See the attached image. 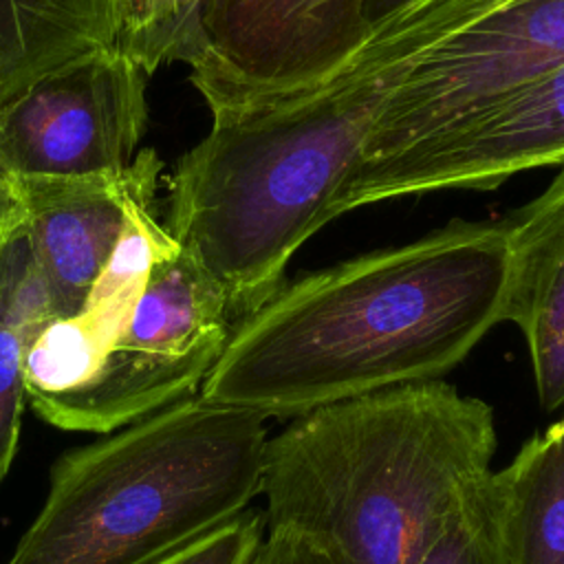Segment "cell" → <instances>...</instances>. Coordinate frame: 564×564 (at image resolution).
I'll return each mask as SVG.
<instances>
[{
  "label": "cell",
  "instance_id": "cell-1",
  "mask_svg": "<svg viewBox=\"0 0 564 564\" xmlns=\"http://www.w3.org/2000/svg\"><path fill=\"white\" fill-rule=\"evenodd\" d=\"M507 269V220H454L284 282L234 326L198 394L295 419L441 379L502 322Z\"/></svg>",
  "mask_w": 564,
  "mask_h": 564
},
{
  "label": "cell",
  "instance_id": "cell-2",
  "mask_svg": "<svg viewBox=\"0 0 564 564\" xmlns=\"http://www.w3.org/2000/svg\"><path fill=\"white\" fill-rule=\"evenodd\" d=\"M496 445L491 405L443 379L319 405L267 441L264 527L330 564H416Z\"/></svg>",
  "mask_w": 564,
  "mask_h": 564
},
{
  "label": "cell",
  "instance_id": "cell-3",
  "mask_svg": "<svg viewBox=\"0 0 564 564\" xmlns=\"http://www.w3.org/2000/svg\"><path fill=\"white\" fill-rule=\"evenodd\" d=\"M388 84L379 70L344 68L306 95L212 115L209 132L178 159L163 227L225 291L236 324L335 218Z\"/></svg>",
  "mask_w": 564,
  "mask_h": 564
},
{
  "label": "cell",
  "instance_id": "cell-4",
  "mask_svg": "<svg viewBox=\"0 0 564 564\" xmlns=\"http://www.w3.org/2000/svg\"><path fill=\"white\" fill-rule=\"evenodd\" d=\"M267 421L196 392L62 454L4 564H159L260 496Z\"/></svg>",
  "mask_w": 564,
  "mask_h": 564
},
{
  "label": "cell",
  "instance_id": "cell-5",
  "mask_svg": "<svg viewBox=\"0 0 564 564\" xmlns=\"http://www.w3.org/2000/svg\"><path fill=\"white\" fill-rule=\"evenodd\" d=\"M234 326L225 291L174 249L150 267L128 324L95 375L31 408L62 430L106 434L123 427L196 394Z\"/></svg>",
  "mask_w": 564,
  "mask_h": 564
},
{
  "label": "cell",
  "instance_id": "cell-6",
  "mask_svg": "<svg viewBox=\"0 0 564 564\" xmlns=\"http://www.w3.org/2000/svg\"><path fill=\"white\" fill-rule=\"evenodd\" d=\"M562 62L564 0H505L401 66L359 163L445 132Z\"/></svg>",
  "mask_w": 564,
  "mask_h": 564
},
{
  "label": "cell",
  "instance_id": "cell-7",
  "mask_svg": "<svg viewBox=\"0 0 564 564\" xmlns=\"http://www.w3.org/2000/svg\"><path fill=\"white\" fill-rule=\"evenodd\" d=\"M366 0H203L178 62L212 115L306 95L368 37Z\"/></svg>",
  "mask_w": 564,
  "mask_h": 564
},
{
  "label": "cell",
  "instance_id": "cell-8",
  "mask_svg": "<svg viewBox=\"0 0 564 564\" xmlns=\"http://www.w3.org/2000/svg\"><path fill=\"white\" fill-rule=\"evenodd\" d=\"M145 77L112 44L29 84L0 106L2 183L119 176L145 132Z\"/></svg>",
  "mask_w": 564,
  "mask_h": 564
},
{
  "label": "cell",
  "instance_id": "cell-9",
  "mask_svg": "<svg viewBox=\"0 0 564 564\" xmlns=\"http://www.w3.org/2000/svg\"><path fill=\"white\" fill-rule=\"evenodd\" d=\"M544 165H564V62L423 143L355 165L333 214L438 189H491Z\"/></svg>",
  "mask_w": 564,
  "mask_h": 564
},
{
  "label": "cell",
  "instance_id": "cell-10",
  "mask_svg": "<svg viewBox=\"0 0 564 564\" xmlns=\"http://www.w3.org/2000/svg\"><path fill=\"white\" fill-rule=\"evenodd\" d=\"M161 161L143 150L119 176L4 185L20 207L57 317L75 315L134 218L152 209Z\"/></svg>",
  "mask_w": 564,
  "mask_h": 564
},
{
  "label": "cell",
  "instance_id": "cell-11",
  "mask_svg": "<svg viewBox=\"0 0 564 564\" xmlns=\"http://www.w3.org/2000/svg\"><path fill=\"white\" fill-rule=\"evenodd\" d=\"M174 249L178 245L152 209L132 220L84 306L51 319L33 339L24 361L29 403L70 392L95 375L128 324L150 267Z\"/></svg>",
  "mask_w": 564,
  "mask_h": 564
},
{
  "label": "cell",
  "instance_id": "cell-12",
  "mask_svg": "<svg viewBox=\"0 0 564 564\" xmlns=\"http://www.w3.org/2000/svg\"><path fill=\"white\" fill-rule=\"evenodd\" d=\"M507 225L502 322L524 335L538 403L553 412L564 405V165Z\"/></svg>",
  "mask_w": 564,
  "mask_h": 564
},
{
  "label": "cell",
  "instance_id": "cell-13",
  "mask_svg": "<svg viewBox=\"0 0 564 564\" xmlns=\"http://www.w3.org/2000/svg\"><path fill=\"white\" fill-rule=\"evenodd\" d=\"M117 0H0V106L117 40Z\"/></svg>",
  "mask_w": 564,
  "mask_h": 564
},
{
  "label": "cell",
  "instance_id": "cell-14",
  "mask_svg": "<svg viewBox=\"0 0 564 564\" xmlns=\"http://www.w3.org/2000/svg\"><path fill=\"white\" fill-rule=\"evenodd\" d=\"M51 319L55 311L48 289L35 262L24 216L11 200L0 220V482L18 449L26 399V352Z\"/></svg>",
  "mask_w": 564,
  "mask_h": 564
},
{
  "label": "cell",
  "instance_id": "cell-15",
  "mask_svg": "<svg viewBox=\"0 0 564 564\" xmlns=\"http://www.w3.org/2000/svg\"><path fill=\"white\" fill-rule=\"evenodd\" d=\"M502 476L513 564H564V430L531 436Z\"/></svg>",
  "mask_w": 564,
  "mask_h": 564
},
{
  "label": "cell",
  "instance_id": "cell-16",
  "mask_svg": "<svg viewBox=\"0 0 564 564\" xmlns=\"http://www.w3.org/2000/svg\"><path fill=\"white\" fill-rule=\"evenodd\" d=\"M416 564H513L502 469L467 489Z\"/></svg>",
  "mask_w": 564,
  "mask_h": 564
},
{
  "label": "cell",
  "instance_id": "cell-17",
  "mask_svg": "<svg viewBox=\"0 0 564 564\" xmlns=\"http://www.w3.org/2000/svg\"><path fill=\"white\" fill-rule=\"evenodd\" d=\"M203 0H117L115 46L145 75L178 62Z\"/></svg>",
  "mask_w": 564,
  "mask_h": 564
},
{
  "label": "cell",
  "instance_id": "cell-18",
  "mask_svg": "<svg viewBox=\"0 0 564 564\" xmlns=\"http://www.w3.org/2000/svg\"><path fill=\"white\" fill-rule=\"evenodd\" d=\"M264 533V513L247 507L159 564H249Z\"/></svg>",
  "mask_w": 564,
  "mask_h": 564
},
{
  "label": "cell",
  "instance_id": "cell-19",
  "mask_svg": "<svg viewBox=\"0 0 564 564\" xmlns=\"http://www.w3.org/2000/svg\"><path fill=\"white\" fill-rule=\"evenodd\" d=\"M249 564H330V560L306 535L269 529Z\"/></svg>",
  "mask_w": 564,
  "mask_h": 564
},
{
  "label": "cell",
  "instance_id": "cell-20",
  "mask_svg": "<svg viewBox=\"0 0 564 564\" xmlns=\"http://www.w3.org/2000/svg\"><path fill=\"white\" fill-rule=\"evenodd\" d=\"M423 0H366L364 2V18H366V29L368 33L375 31L377 26L386 24L388 20L401 15L403 11L416 7Z\"/></svg>",
  "mask_w": 564,
  "mask_h": 564
},
{
  "label": "cell",
  "instance_id": "cell-21",
  "mask_svg": "<svg viewBox=\"0 0 564 564\" xmlns=\"http://www.w3.org/2000/svg\"><path fill=\"white\" fill-rule=\"evenodd\" d=\"M9 207H11V196H9V192H7V187H4V183L0 178V220L4 218Z\"/></svg>",
  "mask_w": 564,
  "mask_h": 564
},
{
  "label": "cell",
  "instance_id": "cell-22",
  "mask_svg": "<svg viewBox=\"0 0 564 564\" xmlns=\"http://www.w3.org/2000/svg\"><path fill=\"white\" fill-rule=\"evenodd\" d=\"M555 425H557V427H560V430H564V419H562V421H557V423H555Z\"/></svg>",
  "mask_w": 564,
  "mask_h": 564
}]
</instances>
